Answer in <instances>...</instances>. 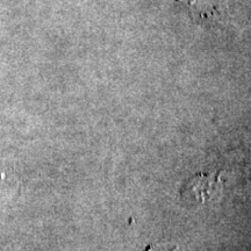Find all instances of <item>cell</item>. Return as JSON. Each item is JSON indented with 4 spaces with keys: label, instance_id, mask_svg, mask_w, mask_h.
<instances>
[{
    "label": "cell",
    "instance_id": "obj_1",
    "mask_svg": "<svg viewBox=\"0 0 251 251\" xmlns=\"http://www.w3.org/2000/svg\"><path fill=\"white\" fill-rule=\"evenodd\" d=\"M186 6L194 15L205 20H215L220 15L219 0H176Z\"/></svg>",
    "mask_w": 251,
    "mask_h": 251
},
{
    "label": "cell",
    "instance_id": "obj_2",
    "mask_svg": "<svg viewBox=\"0 0 251 251\" xmlns=\"http://www.w3.org/2000/svg\"><path fill=\"white\" fill-rule=\"evenodd\" d=\"M20 193V183L8 172L0 171V209L8 206Z\"/></svg>",
    "mask_w": 251,
    "mask_h": 251
},
{
    "label": "cell",
    "instance_id": "obj_3",
    "mask_svg": "<svg viewBox=\"0 0 251 251\" xmlns=\"http://www.w3.org/2000/svg\"><path fill=\"white\" fill-rule=\"evenodd\" d=\"M177 247L168 246V244H149L143 251H177Z\"/></svg>",
    "mask_w": 251,
    "mask_h": 251
}]
</instances>
